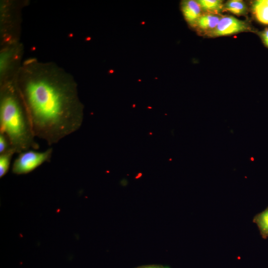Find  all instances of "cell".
I'll return each instance as SVG.
<instances>
[{
	"mask_svg": "<svg viewBox=\"0 0 268 268\" xmlns=\"http://www.w3.org/2000/svg\"><path fill=\"white\" fill-rule=\"evenodd\" d=\"M14 83L36 137L52 145L80 129L83 106L76 82L63 69L29 60L18 69Z\"/></svg>",
	"mask_w": 268,
	"mask_h": 268,
	"instance_id": "obj_1",
	"label": "cell"
},
{
	"mask_svg": "<svg viewBox=\"0 0 268 268\" xmlns=\"http://www.w3.org/2000/svg\"><path fill=\"white\" fill-rule=\"evenodd\" d=\"M0 133L6 136L15 153L39 148L13 80L3 83L1 85Z\"/></svg>",
	"mask_w": 268,
	"mask_h": 268,
	"instance_id": "obj_2",
	"label": "cell"
},
{
	"mask_svg": "<svg viewBox=\"0 0 268 268\" xmlns=\"http://www.w3.org/2000/svg\"><path fill=\"white\" fill-rule=\"evenodd\" d=\"M52 147L43 151L29 149L18 154L12 165V172L16 175L28 174L43 164L49 162L52 156Z\"/></svg>",
	"mask_w": 268,
	"mask_h": 268,
	"instance_id": "obj_3",
	"label": "cell"
},
{
	"mask_svg": "<svg viewBox=\"0 0 268 268\" xmlns=\"http://www.w3.org/2000/svg\"><path fill=\"white\" fill-rule=\"evenodd\" d=\"M247 28L244 22L233 16H224L220 19L210 34L215 36L228 35L245 31Z\"/></svg>",
	"mask_w": 268,
	"mask_h": 268,
	"instance_id": "obj_4",
	"label": "cell"
},
{
	"mask_svg": "<svg viewBox=\"0 0 268 268\" xmlns=\"http://www.w3.org/2000/svg\"><path fill=\"white\" fill-rule=\"evenodd\" d=\"M183 14L191 24L197 23L201 16V7L198 1L190 0L183 2L182 6Z\"/></svg>",
	"mask_w": 268,
	"mask_h": 268,
	"instance_id": "obj_5",
	"label": "cell"
},
{
	"mask_svg": "<svg viewBox=\"0 0 268 268\" xmlns=\"http://www.w3.org/2000/svg\"><path fill=\"white\" fill-rule=\"evenodd\" d=\"M253 10L258 21L268 24V5L264 0L256 1L253 5Z\"/></svg>",
	"mask_w": 268,
	"mask_h": 268,
	"instance_id": "obj_6",
	"label": "cell"
},
{
	"mask_svg": "<svg viewBox=\"0 0 268 268\" xmlns=\"http://www.w3.org/2000/svg\"><path fill=\"white\" fill-rule=\"evenodd\" d=\"M220 19L218 16L214 15H202L200 17L196 23L199 27L202 30L214 29Z\"/></svg>",
	"mask_w": 268,
	"mask_h": 268,
	"instance_id": "obj_7",
	"label": "cell"
},
{
	"mask_svg": "<svg viewBox=\"0 0 268 268\" xmlns=\"http://www.w3.org/2000/svg\"><path fill=\"white\" fill-rule=\"evenodd\" d=\"M253 221L257 224L263 238H268V207L265 210L256 215Z\"/></svg>",
	"mask_w": 268,
	"mask_h": 268,
	"instance_id": "obj_8",
	"label": "cell"
},
{
	"mask_svg": "<svg viewBox=\"0 0 268 268\" xmlns=\"http://www.w3.org/2000/svg\"><path fill=\"white\" fill-rule=\"evenodd\" d=\"M15 153L12 148L0 154V177H3L8 172L11 159Z\"/></svg>",
	"mask_w": 268,
	"mask_h": 268,
	"instance_id": "obj_9",
	"label": "cell"
},
{
	"mask_svg": "<svg viewBox=\"0 0 268 268\" xmlns=\"http://www.w3.org/2000/svg\"><path fill=\"white\" fill-rule=\"evenodd\" d=\"M225 8L231 13L236 15H242L246 11V6L245 3L238 0L228 1L225 5Z\"/></svg>",
	"mask_w": 268,
	"mask_h": 268,
	"instance_id": "obj_10",
	"label": "cell"
},
{
	"mask_svg": "<svg viewBox=\"0 0 268 268\" xmlns=\"http://www.w3.org/2000/svg\"><path fill=\"white\" fill-rule=\"evenodd\" d=\"M197 1L202 9L209 12H218L223 6L222 1L219 0H200Z\"/></svg>",
	"mask_w": 268,
	"mask_h": 268,
	"instance_id": "obj_11",
	"label": "cell"
},
{
	"mask_svg": "<svg viewBox=\"0 0 268 268\" xmlns=\"http://www.w3.org/2000/svg\"><path fill=\"white\" fill-rule=\"evenodd\" d=\"M11 148L8 138L5 135L0 133V154Z\"/></svg>",
	"mask_w": 268,
	"mask_h": 268,
	"instance_id": "obj_12",
	"label": "cell"
},
{
	"mask_svg": "<svg viewBox=\"0 0 268 268\" xmlns=\"http://www.w3.org/2000/svg\"><path fill=\"white\" fill-rule=\"evenodd\" d=\"M262 37L264 42L268 47V29L263 32Z\"/></svg>",
	"mask_w": 268,
	"mask_h": 268,
	"instance_id": "obj_13",
	"label": "cell"
},
{
	"mask_svg": "<svg viewBox=\"0 0 268 268\" xmlns=\"http://www.w3.org/2000/svg\"><path fill=\"white\" fill-rule=\"evenodd\" d=\"M162 267L157 265H148L137 267L136 268H162Z\"/></svg>",
	"mask_w": 268,
	"mask_h": 268,
	"instance_id": "obj_14",
	"label": "cell"
},
{
	"mask_svg": "<svg viewBox=\"0 0 268 268\" xmlns=\"http://www.w3.org/2000/svg\"><path fill=\"white\" fill-rule=\"evenodd\" d=\"M264 2L268 5V0H264Z\"/></svg>",
	"mask_w": 268,
	"mask_h": 268,
	"instance_id": "obj_15",
	"label": "cell"
},
{
	"mask_svg": "<svg viewBox=\"0 0 268 268\" xmlns=\"http://www.w3.org/2000/svg\"><path fill=\"white\" fill-rule=\"evenodd\" d=\"M162 268H167V267H162Z\"/></svg>",
	"mask_w": 268,
	"mask_h": 268,
	"instance_id": "obj_16",
	"label": "cell"
}]
</instances>
